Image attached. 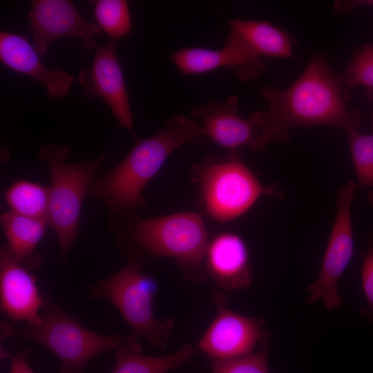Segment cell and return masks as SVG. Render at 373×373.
Instances as JSON below:
<instances>
[{"mask_svg": "<svg viewBox=\"0 0 373 373\" xmlns=\"http://www.w3.org/2000/svg\"><path fill=\"white\" fill-rule=\"evenodd\" d=\"M347 90L351 86L361 85L373 90V42L366 44L358 52L347 67L337 75Z\"/></svg>", "mask_w": 373, "mask_h": 373, "instance_id": "cell-23", "label": "cell"}, {"mask_svg": "<svg viewBox=\"0 0 373 373\" xmlns=\"http://www.w3.org/2000/svg\"><path fill=\"white\" fill-rule=\"evenodd\" d=\"M205 212L219 222L236 219L263 195H276L274 187L262 184L245 164L236 150L222 158H205L193 169Z\"/></svg>", "mask_w": 373, "mask_h": 373, "instance_id": "cell-7", "label": "cell"}, {"mask_svg": "<svg viewBox=\"0 0 373 373\" xmlns=\"http://www.w3.org/2000/svg\"><path fill=\"white\" fill-rule=\"evenodd\" d=\"M347 133L358 187L372 189L369 201L373 206V134H362L358 131H351Z\"/></svg>", "mask_w": 373, "mask_h": 373, "instance_id": "cell-22", "label": "cell"}, {"mask_svg": "<svg viewBox=\"0 0 373 373\" xmlns=\"http://www.w3.org/2000/svg\"><path fill=\"white\" fill-rule=\"evenodd\" d=\"M29 349H24L11 358L9 373H35L28 363Z\"/></svg>", "mask_w": 373, "mask_h": 373, "instance_id": "cell-26", "label": "cell"}, {"mask_svg": "<svg viewBox=\"0 0 373 373\" xmlns=\"http://www.w3.org/2000/svg\"><path fill=\"white\" fill-rule=\"evenodd\" d=\"M212 298L216 316L198 343L204 354L213 360L232 359L249 355L258 343L267 342L268 333L262 318L232 311L226 297L217 290Z\"/></svg>", "mask_w": 373, "mask_h": 373, "instance_id": "cell-10", "label": "cell"}, {"mask_svg": "<svg viewBox=\"0 0 373 373\" xmlns=\"http://www.w3.org/2000/svg\"><path fill=\"white\" fill-rule=\"evenodd\" d=\"M229 28L230 35L258 56L293 57V37L269 21L230 19Z\"/></svg>", "mask_w": 373, "mask_h": 373, "instance_id": "cell-19", "label": "cell"}, {"mask_svg": "<svg viewBox=\"0 0 373 373\" xmlns=\"http://www.w3.org/2000/svg\"><path fill=\"white\" fill-rule=\"evenodd\" d=\"M115 351L116 363L111 373H166L189 363L194 354L193 346L186 343L169 355H144L134 335L124 336Z\"/></svg>", "mask_w": 373, "mask_h": 373, "instance_id": "cell-18", "label": "cell"}, {"mask_svg": "<svg viewBox=\"0 0 373 373\" xmlns=\"http://www.w3.org/2000/svg\"><path fill=\"white\" fill-rule=\"evenodd\" d=\"M355 188V184L350 182L338 191L335 219L320 272L308 287L307 302L315 303L321 300L329 311L342 305L338 283L354 251L351 204Z\"/></svg>", "mask_w": 373, "mask_h": 373, "instance_id": "cell-8", "label": "cell"}, {"mask_svg": "<svg viewBox=\"0 0 373 373\" xmlns=\"http://www.w3.org/2000/svg\"><path fill=\"white\" fill-rule=\"evenodd\" d=\"M207 137L201 125L184 115H174L151 136L139 140L113 169L95 179L89 194L111 213L134 211L144 207L143 191L168 157L186 143L202 144Z\"/></svg>", "mask_w": 373, "mask_h": 373, "instance_id": "cell-3", "label": "cell"}, {"mask_svg": "<svg viewBox=\"0 0 373 373\" xmlns=\"http://www.w3.org/2000/svg\"><path fill=\"white\" fill-rule=\"evenodd\" d=\"M268 109L262 111L272 140L285 143L296 126L329 125L347 132L358 131L363 118L358 110H349V91L325 58L314 57L296 81L280 90L267 86L262 91Z\"/></svg>", "mask_w": 373, "mask_h": 373, "instance_id": "cell-2", "label": "cell"}, {"mask_svg": "<svg viewBox=\"0 0 373 373\" xmlns=\"http://www.w3.org/2000/svg\"><path fill=\"white\" fill-rule=\"evenodd\" d=\"M28 18L32 46L40 56L47 52L52 41L66 37L81 39L85 49L93 50L103 32L97 24L86 21L68 0H33Z\"/></svg>", "mask_w": 373, "mask_h": 373, "instance_id": "cell-11", "label": "cell"}, {"mask_svg": "<svg viewBox=\"0 0 373 373\" xmlns=\"http://www.w3.org/2000/svg\"><path fill=\"white\" fill-rule=\"evenodd\" d=\"M267 354L265 342L255 353L232 359H214L211 373H269Z\"/></svg>", "mask_w": 373, "mask_h": 373, "instance_id": "cell-24", "label": "cell"}, {"mask_svg": "<svg viewBox=\"0 0 373 373\" xmlns=\"http://www.w3.org/2000/svg\"><path fill=\"white\" fill-rule=\"evenodd\" d=\"M373 1H338L335 2L334 5V9L338 12H347L350 10L354 8L355 6H358L360 4H372Z\"/></svg>", "mask_w": 373, "mask_h": 373, "instance_id": "cell-27", "label": "cell"}, {"mask_svg": "<svg viewBox=\"0 0 373 373\" xmlns=\"http://www.w3.org/2000/svg\"><path fill=\"white\" fill-rule=\"evenodd\" d=\"M157 290L156 280L142 271L133 260L114 274L94 284L89 291L92 299L104 298L119 312L135 336L145 340L158 350L166 349L174 319L160 321L153 312V300Z\"/></svg>", "mask_w": 373, "mask_h": 373, "instance_id": "cell-6", "label": "cell"}, {"mask_svg": "<svg viewBox=\"0 0 373 373\" xmlns=\"http://www.w3.org/2000/svg\"><path fill=\"white\" fill-rule=\"evenodd\" d=\"M170 59L184 75H200L224 68L236 70L242 81L257 79L266 67L262 57L254 53L230 34L220 50L183 48L173 52Z\"/></svg>", "mask_w": 373, "mask_h": 373, "instance_id": "cell-13", "label": "cell"}, {"mask_svg": "<svg viewBox=\"0 0 373 373\" xmlns=\"http://www.w3.org/2000/svg\"><path fill=\"white\" fill-rule=\"evenodd\" d=\"M204 268L207 276L222 289L246 288L252 283L248 247L244 240L234 233H221L209 241Z\"/></svg>", "mask_w": 373, "mask_h": 373, "instance_id": "cell-16", "label": "cell"}, {"mask_svg": "<svg viewBox=\"0 0 373 373\" xmlns=\"http://www.w3.org/2000/svg\"><path fill=\"white\" fill-rule=\"evenodd\" d=\"M69 155L66 144H45L39 150V158L46 165L51 180L48 222L57 236L61 263L67 260L79 235L84 200L106 157L102 152L93 159L72 162H68Z\"/></svg>", "mask_w": 373, "mask_h": 373, "instance_id": "cell-5", "label": "cell"}, {"mask_svg": "<svg viewBox=\"0 0 373 373\" xmlns=\"http://www.w3.org/2000/svg\"><path fill=\"white\" fill-rule=\"evenodd\" d=\"M361 272L366 305L361 308L360 312L365 318L373 321V242L364 258Z\"/></svg>", "mask_w": 373, "mask_h": 373, "instance_id": "cell-25", "label": "cell"}, {"mask_svg": "<svg viewBox=\"0 0 373 373\" xmlns=\"http://www.w3.org/2000/svg\"><path fill=\"white\" fill-rule=\"evenodd\" d=\"M3 198L11 211L48 222L49 186L19 180L7 189Z\"/></svg>", "mask_w": 373, "mask_h": 373, "instance_id": "cell-20", "label": "cell"}, {"mask_svg": "<svg viewBox=\"0 0 373 373\" xmlns=\"http://www.w3.org/2000/svg\"><path fill=\"white\" fill-rule=\"evenodd\" d=\"M116 40L97 46L90 68H82L78 81L90 99H102L118 124L134 134L133 115L124 78L117 55Z\"/></svg>", "mask_w": 373, "mask_h": 373, "instance_id": "cell-12", "label": "cell"}, {"mask_svg": "<svg viewBox=\"0 0 373 373\" xmlns=\"http://www.w3.org/2000/svg\"><path fill=\"white\" fill-rule=\"evenodd\" d=\"M44 296L35 276L9 253L4 242L0 247V308L7 321L18 324L37 323L41 316Z\"/></svg>", "mask_w": 373, "mask_h": 373, "instance_id": "cell-14", "label": "cell"}, {"mask_svg": "<svg viewBox=\"0 0 373 373\" xmlns=\"http://www.w3.org/2000/svg\"><path fill=\"white\" fill-rule=\"evenodd\" d=\"M368 97H370V99L372 100V102H373V92L370 91L369 92V95ZM372 122H373V112L372 113Z\"/></svg>", "mask_w": 373, "mask_h": 373, "instance_id": "cell-28", "label": "cell"}, {"mask_svg": "<svg viewBox=\"0 0 373 373\" xmlns=\"http://www.w3.org/2000/svg\"><path fill=\"white\" fill-rule=\"evenodd\" d=\"M99 27L111 39L118 41L128 35L132 22L128 5L124 0H97L90 1Z\"/></svg>", "mask_w": 373, "mask_h": 373, "instance_id": "cell-21", "label": "cell"}, {"mask_svg": "<svg viewBox=\"0 0 373 373\" xmlns=\"http://www.w3.org/2000/svg\"><path fill=\"white\" fill-rule=\"evenodd\" d=\"M0 224L10 255L30 271L39 268L42 258L36 249L49 226L48 222L8 211L1 214Z\"/></svg>", "mask_w": 373, "mask_h": 373, "instance_id": "cell-17", "label": "cell"}, {"mask_svg": "<svg viewBox=\"0 0 373 373\" xmlns=\"http://www.w3.org/2000/svg\"><path fill=\"white\" fill-rule=\"evenodd\" d=\"M110 230L128 260L142 267L160 258L175 260L187 280L202 283L207 277L204 259L209 243L202 215L193 211L142 218L134 211L111 213Z\"/></svg>", "mask_w": 373, "mask_h": 373, "instance_id": "cell-1", "label": "cell"}, {"mask_svg": "<svg viewBox=\"0 0 373 373\" xmlns=\"http://www.w3.org/2000/svg\"><path fill=\"white\" fill-rule=\"evenodd\" d=\"M238 99L230 95L224 102L213 99L193 107V117L202 122V131L219 145L236 150L247 146L251 150L263 149L272 137L262 111L251 114L248 119L239 116Z\"/></svg>", "mask_w": 373, "mask_h": 373, "instance_id": "cell-9", "label": "cell"}, {"mask_svg": "<svg viewBox=\"0 0 373 373\" xmlns=\"http://www.w3.org/2000/svg\"><path fill=\"white\" fill-rule=\"evenodd\" d=\"M39 56L26 35L0 32L1 62L41 83L50 99L64 97L74 82L73 76L59 68H49Z\"/></svg>", "mask_w": 373, "mask_h": 373, "instance_id": "cell-15", "label": "cell"}, {"mask_svg": "<svg viewBox=\"0 0 373 373\" xmlns=\"http://www.w3.org/2000/svg\"><path fill=\"white\" fill-rule=\"evenodd\" d=\"M123 335H104L85 327L49 295L44 296L41 316L37 323L19 327L7 320L1 323V340H30L44 347L59 361V373H84L96 356L115 350Z\"/></svg>", "mask_w": 373, "mask_h": 373, "instance_id": "cell-4", "label": "cell"}]
</instances>
